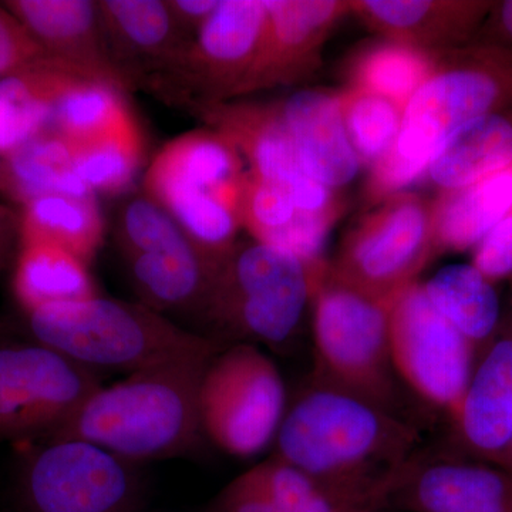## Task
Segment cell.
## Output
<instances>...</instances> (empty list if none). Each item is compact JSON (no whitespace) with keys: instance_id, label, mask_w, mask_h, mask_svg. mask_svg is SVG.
I'll list each match as a JSON object with an SVG mask.
<instances>
[{"instance_id":"obj_15","label":"cell","mask_w":512,"mask_h":512,"mask_svg":"<svg viewBox=\"0 0 512 512\" xmlns=\"http://www.w3.org/2000/svg\"><path fill=\"white\" fill-rule=\"evenodd\" d=\"M380 508L410 512H512V476L460 453L417 450L384 487Z\"/></svg>"},{"instance_id":"obj_12","label":"cell","mask_w":512,"mask_h":512,"mask_svg":"<svg viewBox=\"0 0 512 512\" xmlns=\"http://www.w3.org/2000/svg\"><path fill=\"white\" fill-rule=\"evenodd\" d=\"M101 377L42 343H0V440L52 439Z\"/></svg>"},{"instance_id":"obj_38","label":"cell","mask_w":512,"mask_h":512,"mask_svg":"<svg viewBox=\"0 0 512 512\" xmlns=\"http://www.w3.org/2000/svg\"><path fill=\"white\" fill-rule=\"evenodd\" d=\"M49 56L8 9L0 6V79Z\"/></svg>"},{"instance_id":"obj_13","label":"cell","mask_w":512,"mask_h":512,"mask_svg":"<svg viewBox=\"0 0 512 512\" xmlns=\"http://www.w3.org/2000/svg\"><path fill=\"white\" fill-rule=\"evenodd\" d=\"M266 25V0H221L157 87L173 90L192 109L245 96L261 60Z\"/></svg>"},{"instance_id":"obj_1","label":"cell","mask_w":512,"mask_h":512,"mask_svg":"<svg viewBox=\"0 0 512 512\" xmlns=\"http://www.w3.org/2000/svg\"><path fill=\"white\" fill-rule=\"evenodd\" d=\"M419 443V430L400 414L312 377L286 407L271 457L315 478L353 511L375 512Z\"/></svg>"},{"instance_id":"obj_28","label":"cell","mask_w":512,"mask_h":512,"mask_svg":"<svg viewBox=\"0 0 512 512\" xmlns=\"http://www.w3.org/2000/svg\"><path fill=\"white\" fill-rule=\"evenodd\" d=\"M471 264L444 266L423 282L431 303L478 353L493 339L504 308L497 288Z\"/></svg>"},{"instance_id":"obj_36","label":"cell","mask_w":512,"mask_h":512,"mask_svg":"<svg viewBox=\"0 0 512 512\" xmlns=\"http://www.w3.org/2000/svg\"><path fill=\"white\" fill-rule=\"evenodd\" d=\"M185 237L174 218L148 195L128 201L120 212L117 241L123 256L164 247Z\"/></svg>"},{"instance_id":"obj_2","label":"cell","mask_w":512,"mask_h":512,"mask_svg":"<svg viewBox=\"0 0 512 512\" xmlns=\"http://www.w3.org/2000/svg\"><path fill=\"white\" fill-rule=\"evenodd\" d=\"M512 107V50L474 42L436 53L433 70L404 109L396 143L369 168L367 207L406 191L448 137L470 121Z\"/></svg>"},{"instance_id":"obj_40","label":"cell","mask_w":512,"mask_h":512,"mask_svg":"<svg viewBox=\"0 0 512 512\" xmlns=\"http://www.w3.org/2000/svg\"><path fill=\"white\" fill-rule=\"evenodd\" d=\"M476 42L512 50V0L494 2Z\"/></svg>"},{"instance_id":"obj_7","label":"cell","mask_w":512,"mask_h":512,"mask_svg":"<svg viewBox=\"0 0 512 512\" xmlns=\"http://www.w3.org/2000/svg\"><path fill=\"white\" fill-rule=\"evenodd\" d=\"M313 379L400 414L389 349V302L338 281L329 264L312 296Z\"/></svg>"},{"instance_id":"obj_30","label":"cell","mask_w":512,"mask_h":512,"mask_svg":"<svg viewBox=\"0 0 512 512\" xmlns=\"http://www.w3.org/2000/svg\"><path fill=\"white\" fill-rule=\"evenodd\" d=\"M436 53L377 37L362 43L343 64L346 86L379 94L406 109L433 70Z\"/></svg>"},{"instance_id":"obj_16","label":"cell","mask_w":512,"mask_h":512,"mask_svg":"<svg viewBox=\"0 0 512 512\" xmlns=\"http://www.w3.org/2000/svg\"><path fill=\"white\" fill-rule=\"evenodd\" d=\"M457 453L495 464L512 440V296L450 419Z\"/></svg>"},{"instance_id":"obj_33","label":"cell","mask_w":512,"mask_h":512,"mask_svg":"<svg viewBox=\"0 0 512 512\" xmlns=\"http://www.w3.org/2000/svg\"><path fill=\"white\" fill-rule=\"evenodd\" d=\"M123 92L104 80H83L56 104L47 131L67 141L87 140L106 133L133 117Z\"/></svg>"},{"instance_id":"obj_39","label":"cell","mask_w":512,"mask_h":512,"mask_svg":"<svg viewBox=\"0 0 512 512\" xmlns=\"http://www.w3.org/2000/svg\"><path fill=\"white\" fill-rule=\"evenodd\" d=\"M205 512H285L259 487L249 471L232 480Z\"/></svg>"},{"instance_id":"obj_21","label":"cell","mask_w":512,"mask_h":512,"mask_svg":"<svg viewBox=\"0 0 512 512\" xmlns=\"http://www.w3.org/2000/svg\"><path fill=\"white\" fill-rule=\"evenodd\" d=\"M278 106L305 173L335 191L352 183L362 164L343 127L339 90H298Z\"/></svg>"},{"instance_id":"obj_5","label":"cell","mask_w":512,"mask_h":512,"mask_svg":"<svg viewBox=\"0 0 512 512\" xmlns=\"http://www.w3.org/2000/svg\"><path fill=\"white\" fill-rule=\"evenodd\" d=\"M326 268L313 269L254 239L238 241L215 269L197 319L215 332L217 342L284 349L298 335Z\"/></svg>"},{"instance_id":"obj_43","label":"cell","mask_w":512,"mask_h":512,"mask_svg":"<svg viewBox=\"0 0 512 512\" xmlns=\"http://www.w3.org/2000/svg\"><path fill=\"white\" fill-rule=\"evenodd\" d=\"M495 466L503 468V470L507 471L510 476H512V440L508 443V446L505 447L501 456L498 457V460L495 461Z\"/></svg>"},{"instance_id":"obj_31","label":"cell","mask_w":512,"mask_h":512,"mask_svg":"<svg viewBox=\"0 0 512 512\" xmlns=\"http://www.w3.org/2000/svg\"><path fill=\"white\" fill-rule=\"evenodd\" d=\"M13 291L25 312L99 296L89 264L47 244L20 245Z\"/></svg>"},{"instance_id":"obj_37","label":"cell","mask_w":512,"mask_h":512,"mask_svg":"<svg viewBox=\"0 0 512 512\" xmlns=\"http://www.w3.org/2000/svg\"><path fill=\"white\" fill-rule=\"evenodd\" d=\"M471 252L470 264L493 284L512 281V210Z\"/></svg>"},{"instance_id":"obj_18","label":"cell","mask_w":512,"mask_h":512,"mask_svg":"<svg viewBox=\"0 0 512 512\" xmlns=\"http://www.w3.org/2000/svg\"><path fill=\"white\" fill-rule=\"evenodd\" d=\"M97 3L110 55L130 87L141 79L157 86L177 66L194 37L181 28L168 2Z\"/></svg>"},{"instance_id":"obj_27","label":"cell","mask_w":512,"mask_h":512,"mask_svg":"<svg viewBox=\"0 0 512 512\" xmlns=\"http://www.w3.org/2000/svg\"><path fill=\"white\" fill-rule=\"evenodd\" d=\"M0 191L22 205L52 194L96 197L74 171L69 141L53 131L33 137L2 157Z\"/></svg>"},{"instance_id":"obj_44","label":"cell","mask_w":512,"mask_h":512,"mask_svg":"<svg viewBox=\"0 0 512 512\" xmlns=\"http://www.w3.org/2000/svg\"><path fill=\"white\" fill-rule=\"evenodd\" d=\"M511 286H512V281H511Z\"/></svg>"},{"instance_id":"obj_25","label":"cell","mask_w":512,"mask_h":512,"mask_svg":"<svg viewBox=\"0 0 512 512\" xmlns=\"http://www.w3.org/2000/svg\"><path fill=\"white\" fill-rule=\"evenodd\" d=\"M512 165V107L470 121L447 138L427 173L441 191H454Z\"/></svg>"},{"instance_id":"obj_14","label":"cell","mask_w":512,"mask_h":512,"mask_svg":"<svg viewBox=\"0 0 512 512\" xmlns=\"http://www.w3.org/2000/svg\"><path fill=\"white\" fill-rule=\"evenodd\" d=\"M210 128L220 131L249 164V173L288 191L306 214L335 227L346 210L340 191L305 173L278 103H221L195 107Z\"/></svg>"},{"instance_id":"obj_26","label":"cell","mask_w":512,"mask_h":512,"mask_svg":"<svg viewBox=\"0 0 512 512\" xmlns=\"http://www.w3.org/2000/svg\"><path fill=\"white\" fill-rule=\"evenodd\" d=\"M512 210V165L503 171L434 198L437 254L473 251Z\"/></svg>"},{"instance_id":"obj_9","label":"cell","mask_w":512,"mask_h":512,"mask_svg":"<svg viewBox=\"0 0 512 512\" xmlns=\"http://www.w3.org/2000/svg\"><path fill=\"white\" fill-rule=\"evenodd\" d=\"M138 464L76 440L37 443L20 460L15 512H143Z\"/></svg>"},{"instance_id":"obj_10","label":"cell","mask_w":512,"mask_h":512,"mask_svg":"<svg viewBox=\"0 0 512 512\" xmlns=\"http://www.w3.org/2000/svg\"><path fill=\"white\" fill-rule=\"evenodd\" d=\"M437 254L434 198L402 191L370 208L349 229L329 272L343 284L389 302Z\"/></svg>"},{"instance_id":"obj_8","label":"cell","mask_w":512,"mask_h":512,"mask_svg":"<svg viewBox=\"0 0 512 512\" xmlns=\"http://www.w3.org/2000/svg\"><path fill=\"white\" fill-rule=\"evenodd\" d=\"M286 407L281 372L259 346H222L202 372L201 434L229 456L251 458L271 447Z\"/></svg>"},{"instance_id":"obj_11","label":"cell","mask_w":512,"mask_h":512,"mask_svg":"<svg viewBox=\"0 0 512 512\" xmlns=\"http://www.w3.org/2000/svg\"><path fill=\"white\" fill-rule=\"evenodd\" d=\"M389 349L399 382L451 419L473 375L477 350L437 311L423 282L390 299Z\"/></svg>"},{"instance_id":"obj_24","label":"cell","mask_w":512,"mask_h":512,"mask_svg":"<svg viewBox=\"0 0 512 512\" xmlns=\"http://www.w3.org/2000/svg\"><path fill=\"white\" fill-rule=\"evenodd\" d=\"M241 222L259 244L288 252L313 269L329 264L325 249L333 225L306 214L288 191L249 171L242 187Z\"/></svg>"},{"instance_id":"obj_22","label":"cell","mask_w":512,"mask_h":512,"mask_svg":"<svg viewBox=\"0 0 512 512\" xmlns=\"http://www.w3.org/2000/svg\"><path fill=\"white\" fill-rule=\"evenodd\" d=\"M87 79L99 77L53 56L0 79V156L45 133L59 100Z\"/></svg>"},{"instance_id":"obj_19","label":"cell","mask_w":512,"mask_h":512,"mask_svg":"<svg viewBox=\"0 0 512 512\" xmlns=\"http://www.w3.org/2000/svg\"><path fill=\"white\" fill-rule=\"evenodd\" d=\"M490 0H353L352 15L377 37L429 53L476 42Z\"/></svg>"},{"instance_id":"obj_29","label":"cell","mask_w":512,"mask_h":512,"mask_svg":"<svg viewBox=\"0 0 512 512\" xmlns=\"http://www.w3.org/2000/svg\"><path fill=\"white\" fill-rule=\"evenodd\" d=\"M104 237L96 197L43 195L23 205L20 245L47 244L62 248L90 265Z\"/></svg>"},{"instance_id":"obj_3","label":"cell","mask_w":512,"mask_h":512,"mask_svg":"<svg viewBox=\"0 0 512 512\" xmlns=\"http://www.w3.org/2000/svg\"><path fill=\"white\" fill-rule=\"evenodd\" d=\"M215 353L140 370L111 386L101 384L47 441H82L134 464L181 456L202 439L198 386Z\"/></svg>"},{"instance_id":"obj_32","label":"cell","mask_w":512,"mask_h":512,"mask_svg":"<svg viewBox=\"0 0 512 512\" xmlns=\"http://www.w3.org/2000/svg\"><path fill=\"white\" fill-rule=\"evenodd\" d=\"M69 144L74 171L94 194L126 191L143 156V140L134 117L100 136Z\"/></svg>"},{"instance_id":"obj_42","label":"cell","mask_w":512,"mask_h":512,"mask_svg":"<svg viewBox=\"0 0 512 512\" xmlns=\"http://www.w3.org/2000/svg\"><path fill=\"white\" fill-rule=\"evenodd\" d=\"M20 244V214L0 205V271L6 268Z\"/></svg>"},{"instance_id":"obj_35","label":"cell","mask_w":512,"mask_h":512,"mask_svg":"<svg viewBox=\"0 0 512 512\" xmlns=\"http://www.w3.org/2000/svg\"><path fill=\"white\" fill-rule=\"evenodd\" d=\"M248 471L285 512H355L328 487L278 458L269 457Z\"/></svg>"},{"instance_id":"obj_4","label":"cell","mask_w":512,"mask_h":512,"mask_svg":"<svg viewBox=\"0 0 512 512\" xmlns=\"http://www.w3.org/2000/svg\"><path fill=\"white\" fill-rule=\"evenodd\" d=\"M35 342L94 372L126 375L183 359L210 355L220 342L175 325L143 303L96 298L56 303L25 312Z\"/></svg>"},{"instance_id":"obj_41","label":"cell","mask_w":512,"mask_h":512,"mask_svg":"<svg viewBox=\"0 0 512 512\" xmlns=\"http://www.w3.org/2000/svg\"><path fill=\"white\" fill-rule=\"evenodd\" d=\"M220 2L221 0H173L168 5L181 28L194 36L202 23L217 10Z\"/></svg>"},{"instance_id":"obj_34","label":"cell","mask_w":512,"mask_h":512,"mask_svg":"<svg viewBox=\"0 0 512 512\" xmlns=\"http://www.w3.org/2000/svg\"><path fill=\"white\" fill-rule=\"evenodd\" d=\"M339 106L350 146L362 168L369 170L396 143L404 109L379 94L349 86L339 90Z\"/></svg>"},{"instance_id":"obj_23","label":"cell","mask_w":512,"mask_h":512,"mask_svg":"<svg viewBox=\"0 0 512 512\" xmlns=\"http://www.w3.org/2000/svg\"><path fill=\"white\" fill-rule=\"evenodd\" d=\"M124 261L140 303L161 315L185 313L195 318L217 269L190 238L124 255Z\"/></svg>"},{"instance_id":"obj_20","label":"cell","mask_w":512,"mask_h":512,"mask_svg":"<svg viewBox=\"0 0 512 512\" xmlns=\"http://www.w3.org/2000/svg\"><path fill=\"white\" fill-rule=\"evenodd\" d=\"M5 8L49 56L76 64L121 90L130 89L110 55L99 3L89 0H10Z\"/></svg>"},{"instance_id":"obj_17","label":"cell","mask_w":512,"mask_h":512,"mask_svg":"<svg viewBox=\"0 0 512 512\" xmlns=\"http://www.w3.org/2000/svg\"><path fill=\"white\" fill-rule=\"evenodd\" d=\"M266 8L264 47L248 94L315 73L330 33L352 15V0H266Z\"/></svg>"},{"instance_id":"obj_6","label":"cell","mask_w":512,"mask_h":512,"mask_svg":"<svg viewBox=\"0 0 512 512\" xmlns=\"http://www.w3.org/2000/svg\"><path fill=\"white\" fill-rule=\"evenodd\" d=\"M237 147L214 128L170 141L146 174L157 201L212 265L238 244L241 194L248 173Z\"/></svg>"}]
</instances>
